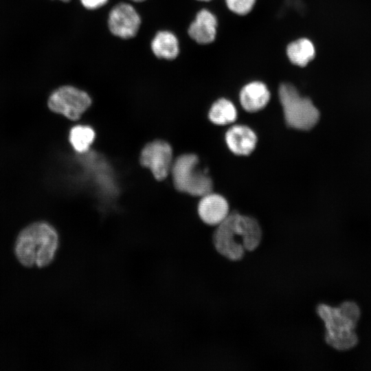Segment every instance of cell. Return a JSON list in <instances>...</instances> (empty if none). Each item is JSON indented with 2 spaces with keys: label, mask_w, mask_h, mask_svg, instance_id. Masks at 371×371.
<instances>
[{
  "label": "cell",
  "mask_w": 371,
  "mask_h": 371,
  "mask_svg": "<svg viewBox=\"0 0 371 371\" xmlns=\"http://www.w3.org/2000/svg\"><path fill=\"white\" fill-rule=\"evenodd\" d=\"M263 239L262 227L255 218L234 211L216 225L212 241L214 250L225 259L242 260L246 252H253Z\"/></svg>",
  "instance_id": "cell-1"
},
{
  "label": "cell",
  "mask_w": 371,
  "mask_h": 371,
  "mask_svg": "<svg viewBox=\"0 0 371 371\" xmlns=\"http://www.w3.org/2000/svg\"><path fill=\"white\" fill-rule=\"evenodd\" d=\"M59 238L56 229L45 222L32 223L19 234L14 245L18 260L26 267H45L56 254Z\"/></svg>",
  "instance_id": "cell-2"
},
{
  "label": "cell",
  "mask_w": 371,
  "mask_h": 371,
  "mask_svg": "<svg viewBox=\"0 0 371 371\" xmlns=\"http://www.w3.org/2000/svg\"><path fill=\"white\" fill-rule=\"evenodd\" d=\"M315 311L324 324V339L328 346L338 350H346L357 344L354 329L360 317V310L355 303L345 302L338 307L319 304Z\"/></svg>",
  "instance_id": "cell-3"
},
{
  "label": "cell",
  "mask_w": 371,
  "mask_h": 371,
  "mask_svg": "<svg viewBox=\"0 0 371 371\" xmlns=\"http://www.w3.org/2000/svg\"><path fill=\"white\" fill-rule=\"evenodd\" d=\"M278 96L286 122L289 126L308 131L317 123L319 118L318 109L308 98L302 96L293 85L282 83Z\"/></svg>",
  "instance_id": "cell-4"
},
{
  "label": "cell",
  "mask_w": 371,
  "mask_h": 371,
  "mask_svg": "<svg viewBox=\"0 0 371 371\" xmlns=\"http://www.w3.org/2000/svg\"><path fill=\"white\" fill-rule=\"evenodd\" d=\"M194 154L179 156L172 164L173 183L177 190L194 196H203L212 190V181L206 170L198 166Z\"/></svg>",
  "instance_id": "cell-5"
},
{
  "label": "cell",
  "mask_w": 371,
  "mask_h": 371,
  "mask_svg": "<svg viewBox=\"0 0 371 371\" xmlns=\"http://www.w3.org/2000/svg\"><path fill=\"white\" fill-rule=\"evenodd\" d=\"M91 104L90 96L84 91L72 86H63L49 96L48 106L54 112L76 120Z\"/></svg>",
  "instance_id": "cell-6"
},
{
  "label": "cell",
  "mask_w": 371,
  "mask_h": 371,
  "mask_svg": "<svg viewBox=\"0 0 371 371\" xmlns=\"http://www.w3.org/2000/svg\"><path fill=\"white\" fill-rule=\"evenodd\" d=\"M141 23V17L135 8L124 2L112 8L107 21L111 34L122 39L134 37L139 30Z\"/></svg>",
  "instance_id": "cell-7"
},
{
  "label": "cell",
  "mask_w": 371,
  "mask_h": 371,
  "mask_svg": "<svg viewBox=\"0 0 371 371\" xmlns=\"http://www.w3.org/2000/svg\"><path fill=\"white\" fill-rule=\"evenodd\" d=\"M172 152L166 142L156 140L148 144L142 150L140 162L148 168L157 180L164 179L172 167Z\"/></svg>",
  "instance_id": "cell-8"
},
{
  "label": "cell",
  "mask_w": 371,
  "mask_h": 371,
  "mask_svg": "<svg viewBox=\"0 0 371 371\" xmlns=\"http://www.w3.org/2000/svg\"><path fill=\"white\" fill-rule=\"evenodd\" d=\"M217 26L218 21L216 16L207 9H201L190 24L188 34L198 44H210L216 38Z\"/></svg>",
  "instance_id": "cell-9"
},
{
  "label": "cell",
  "mask_w": 371,
  "mask_h": 371,
  "mask_svg": "<svg viewBox=\"0 0 371 371\" xmlns=\"http://www.w3.org/2000/svg\"><path fill=\"white\" fill-rule=\"evenodd\" d=\"M229 213V205L226 199L212 192L203 195L198 205L200 218L209 225H218Z\"/></svg>",
  "instance_id": "cell-10"
},
{
  "label": "cell",
  "mask_w": 371,
  "mask_h": 371,
  "mask_svg": "<svg viewBox=\"0 0 371 371\" xmlns=\"http://www.w3.org/2000/svg\"><path fill=\"white\" fill-rule=\"evenodd\" d=\"M229 150L238 155H247L255 148L257 137L255 133L245 125H235L225 134Z\"/></svg>",
  "instance_id": "cell-11"
},
{
  "label": "cell",
  "mask_w": 371,
  "mask_h": 371,
  "mask_svg": "<svg viewBox=\"0 0 371 371\" xmlns=\"http://www.w3.org/2000/svg\"><path fill=\"white\" fill-rule=\"evenodd\" d=\"M239 99L245 110L256 112L267 104L270 99V91L264 82L251 81L241 89Z\"/></svg>",
  "instance_id": "cell-12"
},
{
  "label": "cell",
  "mask_w": 371,
  "mask_h": 371,
  "mask_svg": "<svg viewBox=\"0 0 371 371\" xmlns=\"http://www.w3.org/2000/svg\"><path fill=\"white\" fill-rule=\"evenodd\" d=\"M153 54L158 58L171 60L179 54V43L176 35L168 30L156 33L150 43Z\"/></svg>",
  "instance_id": "cell-13"
},
{
  "label": "cell",
  "mask_w": 371,
  "mask_h": 371,
  "mask_svg": "<svg viewBox=\"0 0 371 371\" xmlns=\"http://www.w3.org/2000/svg\"><path fill=\"white\" fill-rule=\"evenodd\" d=\"M289 62L299 67H304L315 57L313 43L308 38L302 37L290 42L286 47Z\"/></svg>",
  "instance_id": "cell-14"
},
{
  "label": "cell",
  "mask_w": 371,
  "mask_h": 371,
  "mask_svg": "<svg viewBox=\"0 0 371 371\" xmlns=\"http://www.w3.org/2000/svg\"><path fill=\"white\" fill-rule=\"evenodd\" d=\"M237 111L234 104L227 99L220 98L215 101L209 111V118L218 125H225L234 122Z\"/></svg>",
  "instance_id": "cell-15"
},
{
  "label": "cell",
  "mask_w": 371,
  "mask_h": 371,
  "mask_svg": "<svg viewBox=\"0 0 371 371\" xmlns=\"http://www.w3.org/2000/svg\"><path fill=\"white\" fill-rule=\"evenodd\" d=\"M94 137L93 130L88 126H76L71 129L69 133V141L74 148L79 153L87 151Z\"/></svg>",
  "instance_id": "cell-16"
},
{
  "label": "cell",
  "mask_w": 371,
  "mask_h": 371,
  "mask_svg": "<svg viewBox=\"0 0 371 371\" xmlns=\"http://www.w3.org/2000/svg\"><path fill=\"white\" fill-rule=\"evenodd\" d=\"M256 0H225L227 8L233 13L243 16L249 14Z\"/></svg>",
  "instance_id": "cell-17"
},
{
  "label": "cell",
  "mask_w": 371,
  "mask_h": 371,
  "mask_svg": "<svg viewBox=\"0 0 371 371\" xmlns=\"http://www.w3.org/2000/svg\"><path fill=\"white\" fill-rule=\"evenodd\" d=\"M84 8L88 10H95L104 6L109 0H80Z\"/></svg>",
  "instance_id": "cell-18"
},
{
  "label": "cell",
  "mask_w": 371,
  "mask_h": 371,
  "mask_svg": "<svg viewBox=\"0 0 371 371\" xmlns=\"http://www.w3.org/2000/svg\"><path fill=\"white\" fill-rule=\"evenodd\" d=\"M131 1H134V2L139 3V2H143V1H146V0H131Z\"/></svg>",
  "instance_id": "cell-19"
},
{
  "label": "cell",
  "mask_w": 371,
  "mask_h": 371,
  "mask_svg": "<svg viewBox=\"0 0 371 371\" xmlns=\"http://www.w3.org/2000/svg\"><path fill=\"white\" fill-rule=\"evenodd\" d=\"M197 1H210L211 0H197Z\"/></svg>",
  "instance_id": "cell-20"
},
{
  "label": "cell",
  "mask_w": 371,
  "mask_h": 371,
  "mask_svg": "<svg viewBox=\"0 0 371 371\" xmlns=\"http://www.w3.org/2000/svg\"><path fill=\"white\" fill-rule=\"evenodd\" d=\"M61 1H68L69 0H61Z\"/></svg>",
  "instance_id": "cell-21"
}]
</instances>
